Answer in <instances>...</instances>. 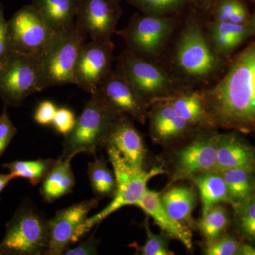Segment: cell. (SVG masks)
I'll return each instance as SVG.
<instances>
[{
  "mask_svg": "<svg viewBox=\"0 0 255 255\" xmlns=\"http://www.w3.org/2000/svg\"><path fill=\"white\" fill-rule=\"evenodd\" d=\"M56 160L53 159H38L36 160H15L3 164V168L9 169L10 173L16 178L28 179L33 186L41 184Z\"/></svg>",
  "mask_w": 255,
  "mask_h": 255,
  "instance_id": "29",
  "label": "cell"
},
{
  "mask_svg": "<svg viewBox=\"0 0 255 255\" xmlns=\"http://www.w3.org/2000/svg\"><path fill=\"white\" fill-rule=\"evenodd\" d=\"M242 243L229 234H223L221 237L205 243L203 254L206 255H238Z\"/></svg>",
  "mask_w": 255,
  "mask_h": 255,
  "instance_id": "34",
  "label": "cell"
},
{
  "mask_svg": "<svg viewBox=\"0 0 255 255\" xmlns=\"http://www.w3.org/2000/svg\"><path fill=\"white\" fill-rule=\"evenodd\" d=\"M107 145H112L119 151L126 160L139 170H146L147 149L141 132L127 116L116 122L107 140Z\"/></svg>",
  "mask_w": 255,
  "mask_h": 255,
  "instance_id": "17",
  "label": "cell"
},
{
  "mask_svg": "<svg viewBox=\"0 0 255 255\" xmlns=\"http://www.w3.org/2000/svg\"><path fill=\"white\" fill-rule=\"evenodd\" d=\"M207 15L216 21L238 24H249L251 17L244 0H216Z\"/></svg>",
  "mask_w": 255,
  "mask_h": 255,
  "instance_id": "30",
  "label": "cell"
},
{
  "mask_svg": "<svg viewBox=\"0 0 255 255\" xmlns=\"http://www.w3.org/2000/svg\"><path fill=\"white\" fill-rule=\"evenodd\" d=\"M218 128L201 129L180 143L173 146L169 155L168 185L191 179L197 174L216 171Z\"/></svg>",
  "mask_w": 255,
  "mask_h": 255,
  "instance_id": "7",
  "label": "cell"
},
{
  "mask_svg": "<svg viewBox=\"0 0 255 255\" xmlns=\"http://www.w3.org/2000/svg\"><path fill=\"white\" fill-rule=\"evenodd\" d=\"M231 222L228 210L219 204L211 206L202 215L201 219L195 223V228L202 235L205 243H210L226 233Z\"/></svg>",
  "mask_w": 255,
  "mask_h": 255,
  "instance_id": "28",
  "label": "cell"
},
{
  "mask_svg": "<svg viewBox=\"0 0 255 255\" xmlns=\"http://www.w3.org/2000/svg\"><path fill=\"white\" fill-rule=\"evenodd\" d=\"M217 154V172L242 167L255 169V147L246 141L238 131L219 132Z\"/></svg>",
  "mask_w": 255,
  "mask_h": 255,
  "instance_id": "19",
  "label": "cell"
},
{
  "mask_svg": "<svg viewBox=\"0 0 255 255\" xmlns=\"http://www.w3.org/2000/svg\"><path fill=\"white\" fill-rule=\"evenodd\" d=\"M115 1H119V2H120V3H121V1H122V0H115Z\"/></svg>",
  "mask_w": 255,
  "mask_h": 255,
  "instance_id": "45",
  "label": "cell"
},
{
  "mask_svg": "<svg viewBox=\"0 0 255 255\" xmlns=\"http://www.w3.org/2000/svg\"><path fill=\"white\" fill-rule=\"evenodd\" d=\"M238 255H255V246L248 243H242Z\"/></svg>",
  "mask_w": 255,
  "mask_h": 255,
  "instance_id": "41",
  "label": "cell"
},
{
  "mask_svg": "<svg viewBox=\"0 0 255 255\" xmlns=\"http://www.w3.org/2000/svg\"><path fill=\"white\" fill-rule=\"evenodd\" d=\"M253 168H235L220 172L227 186L232 207L255 194V173Z\"/></svg>",
  "mask_w": 255,
  "mask_h": 255,
  "instance_id": "26",
  "label": "cell"
},
{
  "mask_svg": "<svg viewBox=\"0 0 255 255\" xmlns=\"http://www.w3.org/2000/svg\"><path fill=\"white\" fill-rule=\"evenodd\" d=\"M166 173L163 165L155 166L144 171L127 184L117 185L115 195L105 209L92 217L87 218L75 233L74 243H76L82 236L90 232V230L124 206H135L141 199L147 189V183L152 178Z\"/></svg>",
  "mask_w": 255,
  "mask_h": 255,
  "instance_id": "16",
  "label": "cell"
},
{
  "mask_svg": "<svg viewBox=\"0 0 255 255\" xmlns=\"http://www.w3.org/2000/svg\"><path fill=\"white\" fill-rule=\"evenodd\" d=\"M179 21L163 61L187 88L214 85L227 70L230 60L215 51L206 36L203 14L195 8Z\"/></svg>",
  "mask_w": 255,
  "mask_h": 255,
  "instance_id": "2",
  "label": "cell"
},
{
  "mask_svg": "<svg viewBox=\"0 0 255 255\" xmlns=\"http://www.w3.org/2000/svg\"><path fill=\"white\" fill-rule=\"evenodd\" d=\"M122 14L120 2L115 0H79L75 24L92 41H111Z\"/></svg>",
  "mask_w": 255,
  "mask_h": 255,
  "instance_id": "14",
  "label": "cell"
},
{
  "mask_svg": "<svg viewBox=\"0 0 255 255\" xmlns=\"http://www.w3.org/2000/svg\"><path fill=\"white\" fill-rule=\"evenodd\" d=\"M57 110L58 108L51 101H43L37 107L33 119L39 125H50L53 124Z\"/></svg>",
  "mask_w": 255,
  "mask_h": 255,
  "instance_id": "37",
  "label": "cell"
},
{
  "mask_svg": "<svg viewBox=\"0 0 255 255\" xmlns=\"http://www.w3.org/2000/svg\"><path fill=\"white\" fill-rule=\"evenodd\" d=\"M249 26L251 30L252 37H255V11L253 14H251Z\"/></svg>",
  "mask_w": 255,
  "mask_h": 255,
  "instance_id": "43",
  "label": "cell"
},
{
  "mask_svg": "<svg viewBox=\"0 0 255 255\" xmlns=\"http://www.w3.org/2000/svg\"><path fill=\"white\" fill-rule=\"evenodd\" d=\"M208 39L218 55L230 60L243 43L252 37L249 24L218 21L209 18L204 21Z\"/></svg>",
  "mask_w": 255,
  "mask_h": 255,
  "instance_id": "20",
  "label": "cell"
},
{
  "mask_svg": "<svg viewBox=\"0 0 255 255\" xmlns=\"http://www.w3.org/2000/svg\"><path fill=\"white\" fill-rule=\"evenodd\" d=\"M147 240L143 246H140L136 242L129 245L135 249V254L140 255H173L174 253L169 249V238L165 235H157L151 231L149 225V217L147 216L142 223Z\"/></svg>",
  "mask_w": 255,
  "mask_h": 255,
  "instance_id": "33",
  "label": "cell"
},
{
  "mask_svg": "<svg viewBox=\"0 0 255 255\" xmlns=\"http://www.w3.org/2000/svg\"><path fill=\"white\" fill-rule=\"evenodd\" d=\"M179 16H157L135 13L128 24L116 33L125 41L126 49L134 54L162 60L173 38Z\"/></svg>",
  "mask_w": 255,
  "mask_h": 255,
  "instance_id": "8",
  "label": "cell"
},
{
  "mask_svg": "<svg viewBox=\"0 0 255 255\" xmlns=\"http://www.w3.org/2000/svg\"><path fill=\"white\" fill-rule=\"evenodd\" d=\"M55 33L33 5L23 6L8 21L10 52L38 58Z\"/></svg>",
  "mask_w": 255,
  "mask_h": 255,
  "instance_id": "10",
  "label": "cell"
},
{
  "mask_svg": "<svg viewBox=\"0 0 255 255\" xmlns=\"http://www.w3.org/2000/svg\"><path fill=\"white\" fill-rule=\"evenodd\" d=\"M254 170H255V169H254Z\"/></svg>",
  "mask_w": 255,
  "mask_h": 255,
  "instance_id": "46",
  "label": "cell"
},
{
  "mask_svg": "<svg viewBox=\"0 0 255 255\" xmlns=\"http://www.w3.org/2000/svg\"><path fill=\"white\" fill-rule=\"evenodd\" d=\"M114 50L112 40L83 44L75 65L76 85L90 95L95 93L101 82L113 70Z\"/></svg>",
  "mask_w": 255,
  "mask_h": 255,
  "instance_id": "12",
  "label": "cell"
},
{
  "mask_svg": "<svg viewBox=\"0 0 255 255\" xmlns=\"http://www.w3.org/2000/svg\"><path fill=\"white\" fill-rule=\"evenodd\" d=\"M71 161L60 157L43 179L40 194L44 202L53 203L73 191L75 180Z\"/></svg>",
  "mask_w": 255,
  "mask_h": 255,
  "instance_id": "24",
  "label": "cell"
},
{
  "mask_svg": "<svg viewBox=\"0 0 255 255\" xmlns=\"http://www.w3.org/2000/svg\"><path fill=\"white\" fill-rule=\"evenodd\" d=\"M168 102L186 122L198 128H217L206 110L201 90L187 88L162 99Z\"/></svg>",
  "mask_w": 255,
  "mask_h": 255,
  "instance_id": "21",
  "label": "cell"
},
{
  "mask_svg": "<svg viewBox=\"0 0 255 255\" xmlns=\"http://www.w3.org/2000/svg\"><path fill=\"white\" fill-rule=\"evenodd\" d=\"M236 232L249 244L255 246V194L241 204L233 206Z\"/></svg>",
  "mask_w": 255,
  "mask_h": 255,
  "instance_id": "32",
  "label": "cell"
},
{
  "mask_svg": "<svg viewBox=\"0 0 255 255\" xmlns=\"http://www.w3.org/2000/svg\"><path fill=\"white\" fill-rule=\"evenodd\" d=\"M147 121L151 140L164 147L178 145L201 130L186 122L168 102L163 100L150 104Z\"/></svg>",
  "mask_w": 255,
  "mask_h": 255,
  "instance_id": "13",
  "label": "cell"
},
{
  "mask_svg": "<svg viewBox=\"0 0 255 255\" xmlns=\"http://www.w3.org/2000/svg\"><path fill=\"white\" fill-rule=\"evenodd\" d=\"M135 206L140 208L169 239L177 240L189 251L193 248L191 229L174 219L161 204L160 192L147 188Z\"/></svg>",
  "mask_w": 255,
  "mask_h": 255,
  "instance_id": "18",
  "label": "cell"
},
{
  "mask_svg": "<svg viewBox=\"0 0 255 255\" xmlns=\"http://www.w3.org/2000/svg\"><path fill=\"white\" fill-rule=\"evenodd\" d=\"M49 219L31 201H23L6 226L0 255H48Z\"/></svg>",
  "mask_w": 255,
  "mask_h": 255,
  "instance_id": "5",
  "label": "cell"
},
{
  "mask_svg": "<svg viewBox=\"0 0 255 255\" xmlns=\"http://www.w3.org/2000/svg\"><path fill=\"white\" fill-rule=\"evenodd\" d=\"M190 180L199 189L202 204V215L216 204L226 203L232 206L227 186L219 172L211 171L197 174Z\"/></svg>",
  "mask_w": 255,
  "mask_h": 255,
  "instance_id": "25",
  "label": "cell"
},
{
  "mask_svg": "<svg viewBox=\"0 0 255 255\" xmlns=\"http://www.w3.org/2000/svg\"><path fill=\"white\" fill-rule=\"evenodd\" d=\"M8 21L4 17V6L0 2V66L9 55Z\"/></svg>",
  "mask_w": 255,
  "mask_h": 255,
  "instance_id": "38",
  "label": "cell"
},
{
  "mask_svg": "<svg viewBox=\"0 0 255 255\" xmlns=\"http://www.w3.org/2000/svg\"><path fill=\"white\" fill-rule=\"evenodd\" d=\"M87 173L96 199L102 200L114 197L117 191V181L114 172L109 168L104 157L90 162Z\"/></svg>",
  "mask_w": 255,
  "mask_h": 255,
  "instance_id": "27",
  "label": "cell"
},
{
  "mask_svg": "<svg viewBox=\"0 0 255 255\" xmlns=\"http://www.w3.org/2000/svg\"><path fill=\"white\" fill-rule=\"evenodd\" d=\"M16 132L17 129L10 119L6 111V106H5L2 113L0 115V157L9 145Z\"/></svg>",
  "mask_w": 255,
  "mask_h": 255,
  "instance_id": "35",
  "label": "cell"
},
{
  "mask_svg": "<svg viewBox=\"0 0 255 255\" xmlns=\"http://www.w3.org/2000/svg\"><path fill=\"white\" fill-rule=\"evenodd\" d=\"M78 4L79 0H33L31 4L52 31L59 32L75 25Z\"/></svg>",
  "mask_w": 255,
  "mask_h": 255,
  "instance_id": "23",
  "label": "cell"
},
{
  "mask_svg": "<svg viewBox=\"0 0 255 255\" xmlns=\"http://www.w3.org/2000/svg\"><path fill=\"white\" fill-rule=\"evenodd\" d=\"M95 233H92L87 239L80 243L78 246L70 248L63 255H97L100 240L95 237Z\"/></svg>",
  "mask_w": 255,
  "mask_h": 255,
  "instance_id": "39",
  "label": "cell"
},
{
  "mask_svg": "<svg viewBox=\"0 0 255 255\" xmlns=\"http://www.w3.org/2000/svg\"><path fill=\"white\" fill-rule=\"evenodd\" d=\"M87 37L75 23L68 29L55 32L38 57L43 90L51 87L76 85L75 65Z\"/></svg>",
  "mask_w": 255,
  "mask_h": 255,
  "instance_id": "6",
  "label": "cell"
},
{
  "mask_svg": "<svg viewBox=\"0 0 255 255\" xmlns=\"http://www.w3.org/2000/svg\"><path fill=\"white\" fill-rule=\"evenodd\" d=\"M201 91L216 128L255 133V41L233 55L223 76Z\"/></svg>",
  "mask_w": 255,
  "mask_h": 255,
  "instance_id": "1",
  "label": "cell"
},
{
  "mask_svg": "<svg viewBox=\"0 0 255 255\" xmlns=\"http://www.w3.org/2000/svg\"><path fill=\"white\" fill-rule=\"evenodd\" d=\"M251 1H252V2L254 3V4H255V0H251Z\"/></svg>",
  "mask_w": 255,
  "mask_h": 255,
  "instance_id": "44",
  "label": "cell"
},
{
  "mask_svg": "<svg viewBox=\"0 0 255 255\" xmlns=\"http://www.w3.org/2000/svg\"><path fill=\"white\" fill-rule=\"evenodd\" d=\"M129 4L142 14L157 16H179L187 7L192 6V0H127Z\"/></svg>",
  "mask_w": 255,
  "mask_h": 255,
  "instance_id": "31",
  "label": "cell"
},
{
  "mask_svg": "<svg viewBox=\"0 0 255 255\" xmlns=\"http://www.w3.org/2000/svg\"><path fill=\"white\" fill-rule=\"evenodd\" d=\"M216 0H192V6L203 14L207 15Z\"/></svg>",
  "mask_w": 255,
  "mask_h": 255,
  "instance_id": "40",
  "label": "cell"
},
{
  "mask_svg": "<svg viewBox=\"0 0 255 255\" xmlns=\"http://www.w3.org/2000/svg\"><path fill=\"white\" fill-rule=\"evenodd\" d=\"M119 115L97 93L91 95L73 130L64 136L61 158L73 159L79 153L95 155L106 148Z\"/></svg>",
  "mask_w": 255,
  "mask_h": 255,
  "instance_id": "3",
  "label": "cell"
},
{
  "mask_svg": "<svg viewBox=\"0 0 255 255\" xmlns=\"http://www.w3.org/2000/svg\"><path fill=\"white\" fill-rule=\"evenodd\" d=\"M14 179H15L14 176L11 173L0 174V194H1V191L4 190L6 185ZM0 201H1V198H0Z\"/></svg>",
  "mask_w": 255,
  "mask_h": 255,
  "instance_id": "42",
  "label": "cell"
},
{
  "mask_svg": "<svg viewBox=\"0 0 255 255\" xmlns=\"http://www.w3.org/2000/svg\"><path fill=\"white\" fill-rule=\"evenodd\" d=\"M196 201L197 194L194 188L184 184H172L160 193L161 204L166 211L174 219L190 229L195 228L192 214Z\"/></svg>",
  "mask_w": 255,
  "mask_h": 255,
  "instance_id": "22",
  "label": "cell"
},
{
  "mask_svg": "<svg viewBox=\"0 0 255 255\" xmlns=\"http://www.w3.org/2000/svg\"><path fill=\"white\" fill-rule=\"evenodd\" d=\"M115 70L150 105L187 89L163 60L140 56L127 49L119 55Z\"/></svg>",
  "mask_w": 255,
  "mask_h": 255,
  "instance_id": "4",
  "label": "cell"
},
{
  "mask_svg": "<svg viewBox=\"0 0 255 255\" xmlns=\"http://www.w3.org/2000/svg\"><path fill=\"white\" fill-rule=\"evenodd\" d=\"M76 121L73 111L62 107L57 110L53 125L57 132L63 134L65 136L73 130Z\"/></svg>",
  "mask_w": 255,
  "mask_h": 255,
  "instance_id": "36",
  "label": "cell"
},
{
  "mask_svg": "<svg viewBox=\"0 0 255 255\" xmlns=\"http://www.w3.org/2000/svg\"><path fill=\"white\" fill-rule=\"evenodd\" d=\"M43 90L38 58L10 52L0 66V98L6 107H18Z\"/></svg>",
  "mask_w": 255,
  "mask_h": 255,
  "instance_id": "9",
  "label": "cell"
},
{
  "mask_svg": "<svg viewBox=\"0 0 255 255\" xmlns=\"http://www.w3.org/2000/svg\"><path fill=\"white\" fill-rule=\"evenodd\" d=\"M95 93L119 115L127 116L142 125L147 122L150 105L117 70H112L101 82Z\"/></svg>",
  "mask_w": 255,
  "mask_h": 255,
  "instance_id": "11",
  "label": "cell"
},
{
  "mask_svg": "<svg viewBox=\"0 0 255 255\" xmlns=\"http://www.w3.org/2000/svg\"><path fill=\"white\" fill-rule=\"evenodd\" d=\"M98 201L92 198L57 211L49 220L48 255H63L70 249L79 227L86 221L90 211L98 206Z\"/></svg>",
  "mask_w": 255,
  "mask_h": 255,
  "instance_id": "15",
  "label": "cell"
}]
</instances>
